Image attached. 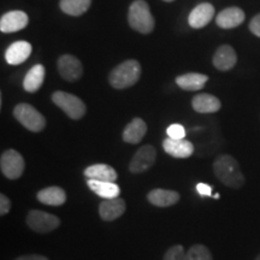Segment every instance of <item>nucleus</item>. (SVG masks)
Returning a JSON list of instances; mask_svg holds the SVG:
<instances>
[{
  "instance_id": "obj_1",
  "label": "nucleus",
  "mask_w": 260,
  "mask_h": 260,
  "mask_svg": "<svg viewBox=\"0 0 260 260\" xmlns=\"http://www.w3.org/2000/svg\"><path fill=\"white\" fill-rule=\"evenodd\" d=\"M213 172L223 184L233 189H239L245 184L246 180L239 161L230 154H220L214 159Z\"/></svg>"
},
{
  "instance_id": "obj_2",
  "label": "nucleus",
  "mask_w": 260,
  "mask_h": 260,
  "mask_svg": "<svg viewBox=\"0 0 260 260\" xmlns=\"http://www.w3.org/2000/svg\"><path fill=\"white\" fill-rule=\"evenodd\" d=\"M141 76V65L138 60L129 59L117 65L109 76V82L113 88L125 89L134 86Z\"/></svg>"
},
{
  "instance_id": "obj_3",
  "label": "nucleus",
  "mask_w": 260,
  "mask_h": 260,
  "mask_svg": "<svg viewBox=\"0 0 260 260\" xmlns=\"http://www.w3.org/2000/svg\"><path fill=\"white\" fill-rule=\"evenodd\" d=\"M128 22L134 30L141 34H149L154 29V18L145 0H135L129 8Z\"/></svg>"
},
{
  "instance_id": "obj_4",
  "label": "nucleus",
  "mask_w": 260,
  "mask_h": 260,
  "mask_svg": "<svg viewBox=\"0 0 260 260\" xmlns=\"http://www.w3.org/2000/svg\"><path fill=\"white\" fill-rule=\"evenodd\" d=\"M14 116L25 129L32 133H40L46 126V119L34 106L29 104H18L14 109Z\"/></svg>"
},
{
  "instance_id": "obj_5",
  "label": "nucleus",
  "mask_w": 260,
  "mask_h": 260,
  "mask_svg": "<svg viewBox=\"0 0 260 260\" xmlns=\"http://www.w3.org/2000/svg\"><path fill=\"white\" fill-rule=\"evenodd\" d=\"M52 102L56 104L60 110H63L67 113V116L70 117L71 119L82 118L84 113H86L84 103L74 94L57 90V92L52 94Z\"/></svg>"
},
{
  "instance_id": "obj_6",
  "label": "nucleus",
  "mask_w": 260,
  "mask_h": 260,
  "mask_svg": "<svg viewBox=\"0 0 260 260\" xmlns=\"http://www.w3.org/2000/svg\"><path fill=\"white\" fill-rule=\"evenodd\" d=\"M25 222H27V225L30 228L32 232L40 234L51 233L60 225V219L57 216L40 210L30 211L28 213Z\"/></svg>"
},
{
  "instance_id": "obj_7",
  "label": "nucleus",
  "mask_w": 260,
  "mask_h": 260,
  "mask_svg": "<svg viewBox=\"0 0 260 260\" xmlns=\"http://www.w3.org/2000/svg\"><path fill=\"white\" fill-rule=\"evenodd\" d=\"M25 168L24 159L15 149H8L0 158V169L9 180H17L22 176Z\"/></svg>"
},
{
  "instance_id": "obj_8",
  "label": "nucleus",
  "mask_w": 260,
  "mask_h": 260,
  "mask_svg": "<svg viewBox=\"0 0 260 260\" xmlns=\"http://www.w3.org/2000/svg\"><path fill=\"white\" fill-rule=\"evenodd\" d=\"M157 158V151L152 145H145L138 149L129 164V171L132 174H142L153 167Z\"/></svg>"
},
{
  "instance_id": "obj_9",
  "label": "nucleus",
  "mask_w": 260,
  "mask_h": 260,
  "mask_svg": "<svg viewBox=\"0 0 260 260\" xmlns=\"http://www.w3.org/2000/svg\"><path fill=\"white\" fill-rule=\"evenodd\" d=\"M57 67L60 76L68 82H75L82 77V63L71 54H64V56L59 57L57 61Z\"/></svg>"
},
{
  "instance_id": "obj_10",
  "label": "nucleus",
  "mask_w": 260,
  "mask_h": 260,
  "mask_svg": "<svg viewBox=\"0 0 260 260\" xmlns=\"http://www.w3.org/2000/svg\"><path fill=\"white\" fill-rule=\"evenodd\" d=\"M214 17V8L210 3H201L191 10L188 17V23L191 28L201 29L206 27Z\"/></svg>"
},
{
  "instance_id": "obj_11",
  "label": "nucleus",
  "mask_w": 260,
  "mask_h": 260,
  "mask_svg": "<svg viewBox=\"0 0 260 260\" xmlns=\"http://www.w3.org/2000/svg\"><path fill=\"white\" fill-rule=\"evenodd\" d=\"M29 18L24 11H15L6 12L0 19V30L2 32H15L25 28L28 25Z\"/></svg>"
},
{
  "instance_id": "obj_12",
  "label": "nucleus",
  "mask_w": 260,
  "mask_h": 260,
  "mask_svg": "<svg viewBox=\"0 0 260 260\" xmlns=\"http://www.w3.org/2000/svg\"><path fill=\"white\" fill-rule=\"evenodd\" d=\"M162 148L174 158H189L194 153V145L188 140H174L167 138L162 141Z\"/></svg>"
},
{
  "instance_id": "obj_13",
  "label": "nucleus",
  "mask_w": 260,
  "mask_h": 260,
  "mask_svg": "<svg viewBox=\"0 0 260 260\" xmlns=\"http://www.w3.org/2000/svg\"><path fill=\"white\" fill-rule=\"evenodd\" d=\"M125 201L121 198L106 199L99 205V216L105 222H112L125 212Z\"/></svg>"
},
{
  "instance_id": "obj_14",
  "label": "nucleus",
  "mask_w": 260,
  "mask_h": 260,
  "mask_svg": "<svg viewBox=\"0 0 260 260\" xmlns=\"http://www.w3.org/2000/svg\"><path fill=\"white\" fill-rule=\"evenodd\" d=\"M245 12L241 9L233 6V8H226L222 10L217 15L216 23L222 29H233L239 27L240 24H242L243 21H245Z\"/></svg>"
},
{
  "instance_id": "obj_15",
  "label": "nucleus",
  "mask_w": 260,
  "mask_h": 260,
  "mask_svg": "<svg viewBox=\"0 0 260 260\" xmlns=\"http://www.w3.org/2000/svg\"><path fill=\"white\" fill-rule=\"evenodd\" d=\"M237 63L236 52L230 45H222L213 54V65L220 71L232 70Z\"/></svg>"
},
{
  "instance_id": "obj_16",
  "label": "nucleus",
  "mask_w": 260,
  "mask_h": 260,
  "mask_svg": "<svg viewBox=\"0 0 260 260\" xmlns=\"http://www.w3.org/2000/svg\"><path fill=\"white\" fill-rule=\"evenodd\" d=\"M31 53V45L27 41H16L5 52V60L10 65L24 63Z\"/></svg>"
},
{
  "instance_id": "obj_17",
  "label": "nucleus",
  "mask_w": 260,
  "mask_h": 260,
  "mask_svg": "<svg viewBox=\"0 0 260 260\" xmlns=\"http://www.w3.org/2000/svg\"><path fill=\"white\" fill-rule=\"evenodd\" d=\"M191 106L198 113H216L222 107L220 100L209 93L198 94L191 100Z\"/></svg>"
},
{
  "instance_id": "obj_18",
  "label": "nucleus",
  "mask_w": 260,
  "mask_h": 260,
  "mask_svg": "<svg viewBox=\"0 0 260 260\" xmlns=\"http://www.w3.org/2000/svg\"><path fill=\"white\" fill-rule=\"evenodd\" d=\"M146 133H147V124H146V122L144 119L136 117L132 122L128 123L124 130H123V141L126 142V144L136 145L144 139Z\"/></svg>"
},
{
  "instance_id": "obj_19",
  "label": "nucleus",
  "mask_w": 260,
  "mask_h": 260,
  "mask_svg": "<svg viewBox=\"0 0 260 260\" xmlns=\"http://www.w3.org/2000/svg\"><path fill=\"white\" fill-rule=\"evenodd\" d=\"M207 81H209L207 75L198 73L184 74L176 77L177 86L183 90H188V92H197V90L203 89Z\"/></svg>"
},
{
  "instance_id": "obj_20",
  "label": "nucleus",
  "mask_w": 260,
  "mask_h": 260,
  "mask_svg": "<svg viewBox=\"0 0 260 260\" xmlns=\"http://www.w3.org/2000/svg\"><path fill=\"white\" fill-rule=\"evenodd\" d=\"M180 194L175 190L153 189L147 194V200L157 207H169L180 201Z\"/></svg>"
},
{
  "instance_id": "obj_21",
  "label": "nucleus",
  "mask_w": 260,
  "mask_h": 260,
  "mask_svg": "<svg viewBox=\"0 0 260 260\" xmlns=\"http://www.w3.org/2000/svg\"><path fill=\"white\" fill-rule=\"evenodd\" d=\"M87 186L89 189L94 191L104 200L106 199H115L119 198L121 188H119L115 182H105V181H96V180H87Z\"/></svg>"
},
{
  "instance_id": "obj_22",
  "label": "nucleus",
  "mask_w": 260,
  "mask_h": 260,
  "mask_svg": "<svg viewBox=\"0 0 260 260\" xmlns=\"http://www.w3.org/2000/svg\"><path fill=\"white\" fill-rule=\"evenodd\" d=\"M84 176L89 180L115 182L118 177L115 169L106 164H94L84 169Z\"/></svg>"
},
{
  "instance_id": "obj_23",
  "label": "nucleus",
  "mask_w": 260,
  "mask_h": 260,
  "mask_svg": "<svg viewBox=\"0 0 260 260\" xmlns=\"http://www.w3.org/2000/svg\"><path fill=\"white\" fill-rule=\"evenodd\" d=\"M37 199L41 204L50 205V206H60L67 201V194L60 187H47L39 191Z\"/></svg>"
},
{
  "instance_id": "obj_24",
  "label": "nucleus",
  "mask_w": 260,
  "mask_h": 260,
  "mask_svg": "<svg viewBox=\"0 0 260 260\" xmlns=\"http://www.w3.org/2000/svg\"><path fill=\"white\" fill-rule=\"evenodd\" d=\"M45 81V67L37 64L28 71L23 80V88L28 93H35L41 88Z\"/></svg>"
},
{
  "instance_id": "obj_25",
  "label": "nucleus",
  "mask_w": 260,
  "mask_h": 260,
  "mask_svg": "<svg viewBox=\"0 0 260 260\" xmlns=\"http://www.w3.org/2000/svg\"><path fill=\"white\" fill-rule=\"evenodd\" d=\"M90 4L92 0H60L59 6L64 14L77 17L88 11Z\"/></svg>"
},
{
  "instance_id": "obj_26",
  "label": "nucleus",
  "mask_w": 260,
  "mask_h": 260,
  "mask_svg": "<svg viewBox=\"0 0 260 260\" xmlns=\"http://www.w3.org/2000/svg\"><path fill=\"white\" fill-rule=\"evenodd\" d=\"M184 260H213V256L206 246L193 245L186 251Z\"/></svg>"
},
{
  "instance_id": "obj_27",
  "label": "nucleus",
  "mask_w": 260,
  "mask_h": 260,
  "mask_svg": "<svg viewBox=\"0 0 260 260\" xmlns=\"http://www.w3.org/2000/svg\"><path fill=\"white\" fill-rule=\"evenodd\" d=\"M184 254H186L184 247L181 245H175L165 252L162 260H184Z\"/></svg>"
},
{
  "instance_id": "obj_28",
  "label": "nucleus",
  "mask_w": 260,
  "mask_h": 260,
  "mask_svg": "<svg viewBox=\"0 0 260 260\" xmlns=\"http://www.w3.org/2000/svg\"><path fill=\"white\" fill-rule=\"evenodd\" d=\"M168 138L174 139V140H182L186 136V129L183 128V125L181 124H171L167 129Z\"/></svg>"
},
{
  "instance_id": "obj_29",
  "label": "nucleus",
  "mask_w": 260,
  "mask_h": 260,
  "mask_svg": "<svg viewBox=\"0 0 260 260\" xmlns=\"http://www.w3.org/2000/svg\"><path fill=\"white\" fill-rule=\"evenodd\" d=\"M11 209V201L5 194H0V214L5 216Z\"/></svg>"
},
{
  "instance_id": "obj_30",
  "label": "nucleus",
  "mask_w": 260,
  "mask_h": 260,
  "mask_svg": "<svg viewBox=\"0 0 260 260\" xmlns=\"http://www.w3.org/2000/svg\"><path fill=\"white\" fill-rule=\"evenodd\" d=\"M249 30L252 31V34H254L255 37L260 38V14H258L252 18V21L249 22Z\"/></svg>"
},
{
  "instance_id": "obj_31",
  "label": "nucleus",
  "mask_w": 260,
  "mask_h": 260,
  "mask_svg": "<svg viewBox=\"0 0 260 260\" xmlns=\"http://www.w3.org/2000/svg\"><path fill=\"white\" fill-rule=\"evenodd\" d=\"M197 190L201 197H211L212 195V188L205 183H198Z\"/></svg>"
},
{
  "instance_id": "obj_32",
  "label": "nucleus",
  "mask_w": 260,
  "mask_h": 260,
  "mask_svg": "<svg viewBox=\"0 0 260 260\" xmlns=\"http://www.w3.org/2000/svg\"><path fill=\"white\" fill-rule=\"evenodd\" d=\"M15 260H48L46 256L44 255H39V254H27V255H22L18 256L17 259Z\"/></svg>"
},
{
  "instance_id": "obj_33",
  "label": "nucleus",
  "mask_w": 260,
  "mask_h": 260,
  "mask_svg": "<svg viewBox=\"0 0 260 260\" xmlns=\"http://www.w3.org/2000/svg\"><path fill=\"white\" fill-rule=\"evenodd\" d=\"M164 2H167V3H171V2H174V0H164Z\"/></svg>"
},
{
  "instance_id": "obj_34",
  "label": "nucleus",
  "mask_w": 260,
  "mask_h": 260,
  "mask_svg": "<svg viewBox=\"0 0 260 260\" xmlns=\"http://www.w3.org/2000/svg\"><path fill=\"white\" fill-rule=\"evenodd\" d=\"M254 260H260V254H259V255H258V256H256V258H255V259H254Z\"/></svg>"
}]
</instances>
